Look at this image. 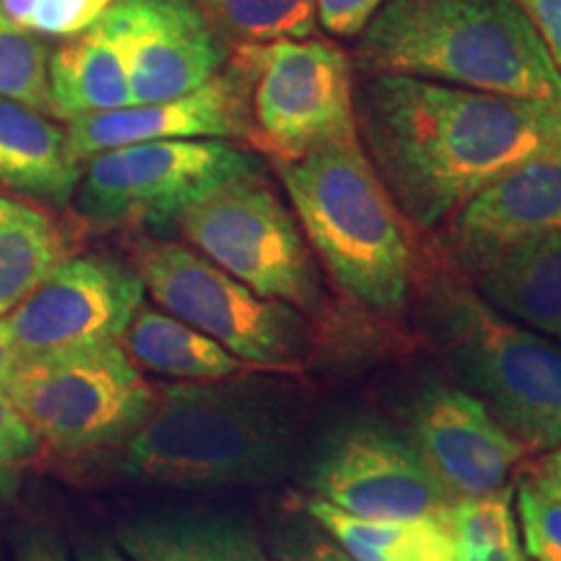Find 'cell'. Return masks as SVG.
I'll list each match as a JSON object with an SVG mask.
<instances>
[{
    "label": "cell",
    "instance_id": "6da1fadb",
    "mask_svg": "<svg viewBox=\"0 0 561 561\" xmlns=\"http://www.w3.org/2000/svg\"><path fill=\"white\" fill-rule=\"evenodd\" d=\"M356 136L413 227L447 221L491 180L561 149V104L396 73L354 87Z\"/></svg>",
    "mask_w": 561,
    "mask_h": 561
},
{
    "label": "cell",
    "instance_id": "7a4b0ae2",
    "mask_svg": "<svg viewBox=\"0 0 561 561\" xmlns=\"http://www.w3.org/2000/svg\"><path fill=\"white\" fill-rule=\"evenodd\" d=\"M153 390L149 416L115 447L117 473L198 491L276 481L291 468L297 426L263 385L161 382Z\"/></svg>",
    "mask_w": 561,
    "mask_h": 561
},
{
    "label": "cell",
    "instance_id": "3957f363",
    "mask_svg": "<svg viewBox=\"0 0 561 561\" xmlns=\"http://www.w3.org/2000/svg\"><path fill=\"white\" fill-rule=\"evenodd\" d=\"M356 62L489 94L561 104V73L517 0H385Z\"/></svg>",
    "mask_w": 561,
    "mask_h": 561
},
{
    "label": "cell",
    "instance_id": "277c9868",
    "mask_svg": "<svg viewBox=\"0 0 561 561\" xmlns=\"http://www.w3.org/2000/svg\"><path fill=\"white\" fill-rule=\"evenodd\" d=\"M276 170L307 242L341 289L375 312L403 310L416 248L359 136L278 161Z\"/></svg>",
    "mask_w": 561,
    "mask_h": 561
},
{
    "label": "cell",
    "instance_id": "5b68a950",
    "mask_svg": "<svg viewBox=\"0 0 561 561\" xmlns=\"http://www.w3.org/2000/svg\"><path fill=\"white\" fill-rule=\"evenodd\" d=\"M432 339L462 388L528 453L561 445V343L489 305L471 284L442 278L426 299Z\"/></svg>",
    "mask_w": 561,
    "mask_h": 561
},
{
    "label": "cell",
    "instance_id": "8992f818",
    "mask_svg": "<svg viewBox=\"0 0 561 561\" xmlns=\"http://www.w3.org/2000/svg\"><path fill=\"white\" fill-rule=\"evenodd\" d=\"M3 390L42 445L66 458L121 447L157 398L121 341L21 359Z\"/></svg>",
    "mask_w": 561,
    "mask_h": 561
},
{
    "label": "cell",
    "instance_id": "52a82bcc",
    "mask_svg": "<svg viewBox=\"0 0 561 561\" xmlns=\"http://www.w3.org/2000/svg\"><path fill=\"white\" fill-rule=\"evenodd\" d=\"M133 271L164 312L219 341L255 369H297L310 348L305 314L261 297L180 242L144 237L133 244Z\"/></svg>",
    "mask_w": 561,
    "mask_h": 561
},
{
    "label": "cell",
    "instance_id": "ba28073f",
    "mask_svg": "<svg viewBox=\"0 0 561 561\" xmlns=\"http://www.w3.org/2000/svg\"><path fill=\"white\" fill-rule=\"evenodd\" d=\"M178 229L193 250L261 297L284 301L307 318L325 310L310 242L261 170L195 203L180 216Z\"/></svg>",
    "mask_w": 561,
    "mask_h": 561
},
{
    "label": "cell",
    "instance_id": "9c48e42d",
    "mask_svg": "<svg viewBox=\"0 0 561 561\" xmlns=\"http://www.w3.org/2000/svg\"><path fill=\"white\" fill-rule=\"evenodd\" d=\"M261 170L252 153L224 138L146 140L87 159L76 206L94 227L170 229L195 203Z\"/></svg>",
    "mask_w": 561,
    "mask_h": 561
},
{
    "label": "cell",
    "instance_id": "30bf717a",
    "mask_svg": "<svg viewBox=\"0 0 561 561\" xmlns=\"http://www.w3.org/2000/svg\"><path fill=\"white\" fill-rule=\"evenodd\" d=\"M231 60L250 79L252 146L276 164L356 136L354 68L331 42L305 37L240 45Z\"/></svg>",
    "mask_w": 561,
    "mask_h": 561
},
{
    "label": "cell",
    "instance_id": "8fae6325",
    "mask_svg": "<svg viewBox=\"0 0 561 561\" xmlns=\"http://www.w3.org/2000/svg\"><path fill=\"white\" fill-rule=\"evenodd\" d=\"M307 489L367 520L439 515L455 502L405 434L377 421H351L328 434L307 466Z\"/></svg>",
    "mask_w": 561,
    "mask_h": 561
},
{
    "label": "cell",
    "instance_id": "7c38bea8",
    "mask_svg": "<svg viewBox=\"0 0 561 561\" xmlns=\"http://www.w3.org/2000/svg\"><path fill=\"white\" fill-rule=\"evenodd\" d=\"M144 297L133 265L91 252L60 263L0 322L19 359H34L121 341Z\"/></svg>",
    "mask_w": 561,
    "mask_h": 561
},
{
    "label": "cell",
    "instance_id": "4fadbf2b",
    "mask_svg": "<svg viewBox=\"0 0 561 561\" xmlns=\"http://www.w3.org/2000/svg\"><path fill=\"white\" fill-rule=\"evenodd\" d=\"M100 19L123 47L133 104L191 94L214 79L231 55L198 0H112Z\"/></svg>",
    "mask_w": 561,
    "mask_h": 561
},
{
    "label": "cell",
    "instance_id": "5bb4252c",
    "mask_svg": "<svg viewBox=\"0 0 561 561\" xmlns=\"http://www.w3.org/2000/svg\"><path fill=\"white\" fill-rule=\"evenodd\" d=\"M403 434L455 500L504 489L528 450L471 390L424 385L403 409Z\"/></svg>",
    "mask_w": 561,
    "mask_h": 561
},
{
    "label": "cell",
    "instance_id": "9a60e30c",
    "mask_svg": "<svg viewBox=\"0 0 561 561\" xmlns=\"http://www.w3.org/2000/svg\"><path fill=\"white\" fill-rule=\"evenodd\" d=\"M561 231V149L491 180L447 219V248L476 276L504 252Z\"/></svg>",
    "mask_w": 561,
    "mask_h": 561
},
{
    "label": "cell",
    "instance_id": "2e32d148",
    "mask_svg": "<svg viewBox=\"0 0 561 561\" xmlns=\"http://www.w3.org/2000/svg\"><path fill=\"white\" fill-rule=\"evenodd\" d=\"M66 130L70 149L81 161L146 140L250 138V79L229 55L227 66L191 94L76 117L68 121Z\"/></svg>",
    "mask_w": 561,
    "mask_h": 561
},
{
    "label": "cell",
    "instance_id": "e0dca14e",
    "mask_svg": "<svg viewBox=\"0 0 561 561\" xmlns=\"http://www.w3.org/2000/svg\"><path fill=\"white\" fill-rule=\"evenodd\" d=\"M115 543L130 561H276L234 512H144L117 525Z\"/></svg>",
    "mask_w": 561,
    "mask_h": 561
},
{
    "label": "cell",
    "instance_id": "ac0fdd59",
    "mask_svg": "<svg viewBox=\"0 0 561 561\" xmlns=\"http://www.w3.org/2000/svg\"><path fill=\"white\" fill-rule=\"evenodd\" d=\"M83 161L45 112L0 96V185L50 206H62L79 187Z\"/></svg>",
    "mask_w": 561,
    "mask_h": 561
},
{
    "label": "cell",
    "instance_id": "d6986e66",
    "mask_svg": "<svg viewBox=\"0 0 561 561\" xmlns=\"http://www.w3.org/2000/svg\"><path fill=\"white\" fill-rule=\"evenodd\" d=\"M47 79L53 115L66 123L133 104L123 47L102 19L50 55Z\"/></svg>",
    "mask_w": 561,
    "mask_h": 561
},
{
    "label": "cell",
    "instance_id": "ffe728a7",
    "mask_svg": "<svg viewBox=\"0 0 561 561\" xmlns=\"http://www.w3.org/2000/svg\"><path fill=\"white\" fill-rule=\"evenodd\" d=\"M471 278L494 310L561 343V231L504 252Z\"/></svg>",
    "mask_w": 561,
    "mask_h": 561
},
{
    "label": "cell",
    "instance_id": "44dd1931",
    "mask_svg": "<svg viewBox=\"0 0 561 561\" xmlns=\"http://www.w3.org/2000/svg\"><path fill=\"white\" fill-rule=\"evenodd\" d=\"M121 343L138 369L180 382L229 380L248 367L198 328L146 305L133 314Z\"/></svg>",
    "mask_w": 561,
    "mask_h": 561
},
{
    "label": "cell",
    "instance_id": "7402d4cb",
    "mask_svg": "<svg viewBox=\"0 0 561 561\" xmlns=\"http://www.w3.org/2000/svg\"><path fill=\"white\" fill-rule=\"evenodd\" d=\"M299 507L356 561H458L447 512L411 520H367L312 494Z\"/></svg>",
    "mask_w": 561,
    "mask_h": 561
},
{
    "label": "cell",
    "instance_id": "603a6c76",
    "mask_svg": "<svg viewBox=\"0 0 561 561\" xmlns=\"http://www.w3.org/2000/svg\"><path fill=\"white\" fill-rule=\"evenodd\" d=\"M70 257L66 231L30 203L0 195V318Z\"/></svg>",
    "mask_w": 561,
    "mask_h": 561
},
{
    "label": "cell",
    "instance_id": "cb8c5ba5",
    "mask_svg": "<svg viewBox=\"0 0 561 561\" xmlns=\"http://www.w3.org/2000/svg\"><path fill=\"white\" fill-rule=\"evenodd\" d=\"M224 45L305 39L314 32V0H198Z\"/></svg>",
    "mask_w": 561,
    "mask_h": 561
},
{
    "label": "cell",
    "instance_id": "d4e9b609",
    "mask_svg": "<svg viewBox=\"0 0 561 561\" xmlns=\"http://www.w3.org/2000/svg\"><path fill=\"white\" fill-rule=\"evenodd\" d=\"M50 55L45 37L0 11V96L53 115L47 79Z\"/></svg>",
    "mask_w": 561,
    "mask_h": 561
},
{
    "label": "cell",
    "instance_id": "484cf974",
    "mask_svg": "<svg viewBox=\"0 0 561 561\" xmlns=\"http://www.w3.org/2000/svg\"><path fill=\"white\" fill-rule=\"evenodd\" d=\"M458 561L473 559L496 546H512L520 541V525H517L515 507H512V489L491 491L483 496L455 500L447 510Z\"/></svg>",
    "mask_w": 561,
    "mask_h": 561
},
{
    "label": "cell",
    "instance_id": "4316f807",
    "mask_svg": "<svg viewBox=\"0 0 561 561\" xmlns=\"http://www.w3.org/2000/svg\"><path fill=\"white\" fill-rule=\"evenodd\" d=\"M112 0H0V11L39 37H73L89 30Z\"/></svg>",
    "mask_w": 561,
    "mask_h": 561
},
{
    "label": "cell",
    "instance_id": "83f0119b",
    "mask_svg": "<svg viewBox=\"0 0 561 561\" xmlns=\"http://www.w3.org/2000/svg\"><path fill=\"white\" fill-rule=\"evenodd\" d=\"M515 512L525 553L533 561H561V502L520 476Z\"/></svg>",
    "mask_w": 561,
    "mask_h": 561
},
{
    "label": "cell",
    "instance_id": "f1b7e54d",
    "mask_svg": "<svg viewBox=\"0 0 561 561\" xmlns=\"http://www.w3.org/2000/svg\"><path fill=\"white\" fill-rule=\"evenodd\" d=\"M42 442L0 388V502L16 496L21 476L37 460Z\"/></svg>",
    "mask_w": 561,
    "mask_h": 561
},
{
    "label": "cell",
    "instance_id": "f546056e",
    "mask_svg": "<svg viewBox=\"0 0 561 561\" xmlns=\"http://www.w3.org/2000/svg\"><path fill=\"white\" fill-rule=\"evenodd\" d=\"M271 553L276 561H356L307 512L305 517L278 523L271 538Z\"/></svg>",
    "mask_w": 561,
    "mask_h": 561
},
{
    "label": "cell",
    "instance_id": "4dcf8cb0",
    "mask_svg": "<svg viewBox=\"0 0 561 561\" xmlns=\"http://www.w3.org/2000/svg\"><path fill=\"white\" fill-rule=\"evenodd\" d=\"M385 0H314L320 26L339 39H354L380 11Z\"/></svg>",
    "mask_w": 561,
    "mask_h": 561
},
{
    "label": "cell",
    "instance_id": "1f68e13d",
    "mask_svg": "<svg viewBox=\"0 0 561 561\" xmlns=\"http://www.w3.org/2000/svg\"><path fill=\"white\" fill-rule=\"evenodd\" d=\"M13 561H70L68 546L53 525L24 523L11 533Z\"/></svg>",
    "mask_w": 561,
    "mask_h": 561
},
{
    "label": "cell",
    "instance_id": "d6a6232c",
    "mask_svg": "<svg viewBox=\"0 0 561 561\" xmlns=\"http://www.w3.org/2000/svg\"><path fill=\"white\" fill-rule=\"evenodd\" d=\"M561 73V0H517Z\"/></svg>",
    "mask_w": 561,
    "mask_h": 561
},
{
    "label": "cell",
    "instance_id": "836d02e7",
    "mask_svg": "<svg viewBox=\"0 0 561 561\" xmlns=\"http://www.w3.org/2000/svg\"><path fill=\"white\" fill-rule=\"evenodd\" d=\"M525 481H530L533 486H538L553 500L561 502V445L553 450L543 453L533 466L525 468L520 473Z\"/></svg>",
    "mask_w": 561,
    "mask_h": 561
},
{
    "label": "cell",
    "instance_id": "e575fe53",
    "mask_svg": "<svg viewBox=\"0 0 561 561\" xmlns=\"http://www.w3.org/2000/svg\"><path fill=\"white\" fill-rule=\"evenodd\" d=\"M76 561H130L125 557L115 538L91 536L76 546Z\"/></svg>",
    "mask_w": 561,
    "mask_h": 561
},
{
    "label": "cell",
    "instance_id": "d590c367",
    "mask_svg": "<svg viewBox=\"0 0 561 561\" xmlns=\"http://www.w3.org/2000/svg\"><path fill=\"white\" fill-rule=\"evenodd\" d=\"M19 354L16 348H13V343L9 339V333H5L3 322H0V388H3L5 380L13 375V369L19 367Z\"/></svg>",
    "mask_w": 561,
    "mask_h": 561
},
{
    "label": "cell",
    "instance_id": "8d00e7d4",
    "mask_svg": "<svg viewBox=\"0 0 561 561\" xmlns=\"http://www.w3.org/2000/svg\"><path fill=\"white\" fill-rule=\"evenodd\" d=\"M466 561H533V559L525 553L523 543H512V546H496V549L483 551L479 557L466 559Z\"/></svg>",
    "mask_w": 561,
    "mask_h": 561
},
{
    "label": "cell",
    "instance_id": "74e56055",
    "mask_svg": "<svg viewBox=\"0 0 561 561\" xmlns=\"http://www.w3.org/2000/svg\"><path fill=\"white\" fill-rule=\"evenodd\" d=\"M0 561H5V559H3V553H0Z\"/></svg>",
    "mask_w": 561,
    "mask_h": 561
}]
</instances>
